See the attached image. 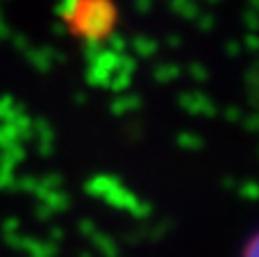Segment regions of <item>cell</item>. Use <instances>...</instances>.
Wrapping results in <instances>:
<instances>
[{"label": "cell", "instance_id": "obj_1", "mask_svg": "<svg viewBox=\"0 0 259 257\" xmlns=\"http://www.w3.org/2000/svg\"><path fill=\"white\" fill-rule=\"evenodd\" d=\"M243 257H257V241L255 239L250 241V246L246 248V255H243Z\"/></svg>", "mask_w": 259, "mask_h": 257}]
</instances>
